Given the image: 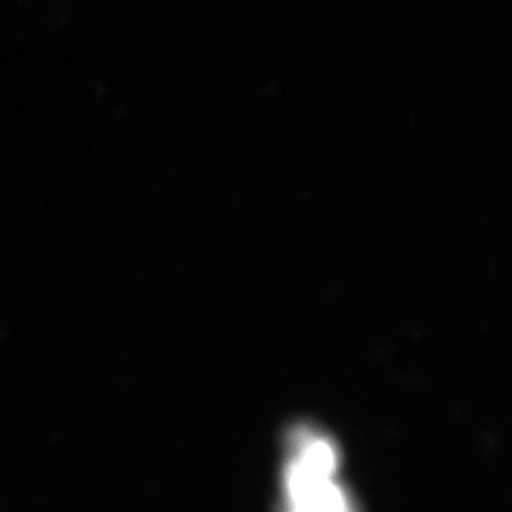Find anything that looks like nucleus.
<instances>
[{
	"instance_id": "nucleus-1",
	"label": "nucleus",
	"mask_w": 512,
	"mask_h": 512,
	"mask_svg": "<svg viewBox=\"0 0 512 512\" xmlns=\"http://www.w3.org/2000/svg\"><path fill=\"white\" fill-rule=\"evenodd\" d=\"M286 471V493L296 511H345L348 498L333 483L338 454L328 440L306 436L299 440Z\"/></svg>"
}]
</instances>
